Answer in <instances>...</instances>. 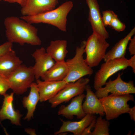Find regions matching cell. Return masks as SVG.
Segmentation results:
<instances>
[{
    "label": "cell",
    "mask_w": 135,
    "mask_h": 135,
    "mask_svg": "<svg viewBox=\"0 0 135 135\" xmlns=\"http://www.w3.org/2000/svg\"><path fill=\"white\" fill-rule=\"evenodd\" d=\"M6 34L8 42L16 43L21 46L27 44L39 46L42 41L38 36V29L20 18L10 16L4 20Z\"/></svg>",
    "instance_id": "1"
},
{
    "label": "cell",
    "mask_w": 135,
    "mask_h": 135,
    "mask_svg": "<svg viewBox=\"0 0 135 135\" xmlns=\"http://www.w3.org/2000/svg\"><path fill=\"white\" fill-rule=\"evenodd\" d=\"M73 6L72 1H67L55 9L34 16H22L20 18L30 24H46L66 32L67 16Z\"/></svg>",
    "instance_id": "2"
},
{
    "label": "cell",
    "mask_w": 135,
    "mask_h": 135,
    "mask_svg": "<svg viewBox=\"0 0 135 135\" xmlns=\"http://www.w3.org/2000/svg\"><path fill=\"white\" fill-rule=\"evenodd\" d=\"M86 41H82L79 46L76 49L73 58L66 61L68 72L64 80L68 83L74 82L86 75H90L93 73L92 68L87 64L83 57Z\"/></svg>",
    "instance_id": "3"
},
{
    "label": "cell",
    "mask_w": 135,
    "mask_h": 135,
    "mask_svg": "<svg viewBox=\"0 0 135 135\" xmlns=\"http://www.w3.org/2000/svg\"><path fill=\"white\" fill-rule=\"evenodd\" d=\"M98 98L103 107L106 120H108L128 113L130 108L127 102L130 100L134 102V96L131 94H112Z\"/></svg>",
    "instance_id": "4"
},
{
    "label": "cell",
    "mask_w": 135,
    "mask_h": 135,
    "mask_svg": "<svg viewBox=\"0 0 135 135\" xmlns=\"http://www.w3.org/2000/svg\"><path fill=\"white\" fill-rule=\"evenodd\" d=\"M106 39L94 32L88 38L84 48L86 54L84 60L90 67L98 66L104 59L106 49L110 46Z\"/></svg>",
    "instance_id": "5"
},
{
    "label": "cell",
    "mask_w": 135,
    "mask_h": 135,
    "mask_svg": "<svg viewBox=\"0 0 135 135\" xmlns=\"http://www.w3.org/2000/svg\"><path fill=\"white\" fill-rule=\"evenodd\" d=\"M7 78L10 89L17 95L26 92L35 79L32 66L28 67L22 64Z\"/></svg>",
    "instance_id": "6"
},
{
    "label": "cell",
    "mask_w": 135,
    "mask_h": 135,
    "mask_svg": "<svg viewBox=\"0 0 135 135\" xmlns=\"http://www.w3.org/2000/svg\"><path fill=\"white\" fill-rule=\"evenodd\" d=\"M125 58L110 60L102 64L96 73L94 79V87L96 90L105 85L106 81L116 73L126 69L128 65Z\"/></svg>",
    "instance_id": "7"
},
{
    "label": "cell",
    "mask_w": 135,
    "mask_h": 135,
    "mask_svg": "<svg viewBox=\"0 0 135 135\" xmlns=\"http://www.w3.org/2000/svg\"><path fill=\"white\" fill-rule=\"evenodd\" d=\"M90 82L87 78H82L74 82L68 83L54 97L48 100L52 108L60 104L68 102L72 98L83 94Z\"/></svg>",
    "instance_id": "8"
},
{
    "label": "cell",
    "mask_w": 135,
    "mask_h": 135,
    "mask_svg": "<svg viewBox=\"0 0 135 135\" xmlns=\"http://www.w3.org/2000/svg\"><path fill=\"white\" fill-rule=\"evenodd\" d=\"M121 74H118L117 78L112 80L110 79L106 82L104 88L101 87L96 90L95 94L98 98L107 96L109 93L114 94H127L135 93V87L134 82L130 80L128 82L123 81Z\"/></svg>",
    "instance_id": "9"
},
{
    "label": "cell",
    "mask_w": 135,
    "mask_h": 135,
    "mask_svg": "<svg viewBox=\"0 0 135 135\" xmlns=\"http://www.w3.org/2000/svg\"><path fill=\"white\" fill-rule=\"evenodd\" d=\"M35 63L32 66L35 78L39 79L55 64V61L43 47L36 49L32 54Z\"/></svg>",
    "instance_id": "10"
},
{
    "label": "cell",
    "mask_w": 135,
    "mask_h": 135,
    "mask_svg": "<svg viewBox=\"0 0 135 135\" xmlns=\"http://www.w3.org/2000/svg\"><path fill=\"white\" fill-rule=\"evenodd\" d=\"M89 10L88 20L91 24L93 32L105 39L109 36L104 26L97 0H86Z\"/></svg>",
    "instance_id": "11"
},
{
    "label": "cell",
    "mask_w": 135,
    "mask_h": 135,
    "mask_svg": "<svg viewBox=\"0 0 135 135\" xmlns=\"http://www.w3.org/2000/svg\"><path fill=\"white\" fill-rule=\"evenodd\" d=\"M58 0H27L22 8L23 16H32L54 9L58 4Z\"/></svg>",
    "instance_id": "12"
},
{
    "label": "cell",
    "mask_w": 135,
    "mask_h": 135,
    "mask_svg": "<svg viewBox=\"0 0 135 135\" xmlns=\"http://www.w3.org/2000/svg\"><path fill=\"white\" fill-rule=\"evenodd\" d=\"M96 118V116L94 115L87 114L79 121H65L61 120L62 124L59 130L54 133V134L70 132L74 135H82L86 128Z\"/></svg>",
    "instance_id": "13"
},
{
    "label": "cell",
    "mask_w": 135,
    "mask_h": 135,
    "mask_svg": "<svg viewBox=\"0 0 135 135\" xmlns=\"http://www.w3.org/2000/svg\"><path fill=\"white\" fill-rule=\"evenodd\" d=\"M40 102L48 100L54 97L68 83L64 81H42L36 80Z\"/></svg>",
    "instance_id": "14"
},
{
    "label": "cell",
    "mask_w": 135,
    "mask_h": 135,
    "mask_svg": "<svg viewBox=\"0 0 135 135\" xmlns=\"http://www.w3.org/2000/svg\"><path fill=\"white\" fill-rule=\"evenodd\" d=\"M14 94L12 92L10 94H6L4 96L3 104L0 110V122L8 119L12 124L21 126L20 120L22 115L19 110H15L14 108Z\"/></svg>",
    "instance_id": "15"
},
{
    "label": "cell",
    "mask_w": 135,
    "mask_h": 135,
    "mask_svg": "<svg viewBox=\"0 0 135 135\" xmlns=\"http://www.w3.org/2000/svg\"><path fill=\"white\" fill-rule=\"evenodd\" d=\"M86 96L84 94H81L73 98L68 106H61L58 111V114L62 115L70 120L72 119L74 116H76L78 119L82 118L86 114L82 107L83 100Z\"/></svg>",
    "instance_id": "16"
},
{
    "label": "cell",
    "mask_w": 135,
    "mask_h": 135,
    "mask_svg": "<svg viewBox=\"0 0 135 135\" xmlns=\"http://www.w3.org/2000/svg\"><path fill=\"white\" fill-rule=\"evenodd\" d=\"M85 90L86 92V98L82 105L84 112L86 114L94 115L98 114L102 116H104L105 113L102 104L95 93L91 90L90 86L87 84Z\"/></svg>",
    "instance_id": "17"
},
{
    "label": "cell",
    "mask_w": 135,
    "mask_h": 135,
    "mask_svg": "<svg viewBox=\"0 0 135 135\" xmlns=\"http://www.w3.org/2000/svg\"><path fill=\"white\" fill-rule=\"evenodd\" d=\"M22 62L12 50L0 58V74L7 78Z\"/></svg>",
    "instance_id": "18"
},
{
    "label": "cell",
    "mask_w": 135,
    "mask_h": 135,
    "mask_svg": "<svg viewBox=\"0 0 135 135\" xmlns=\"http://www.w3.org/2000/svg\"><path fill=\"white\" fill-rule=\"evenodd\" d=\"M30 90L27 96L22 98V103L23 107L26 108L27 112L24 120L30 121L33 118L34 114L36 105L40 99V95L36 83L33 82L30 86Z\"/></svg>",
    "instance_id": "19"
},
{
    "label": "cell",
    "mask_w": 135,
    "mask_h": 135,
    "mask_svg": "<svg viewBox=\"0 0 135 135\" xmlns=\"http://www.w3.org/2000/svg\"><path fill=\"white\" fill-rule=\"evenodd\" d=\"M135 33V28L134 27L124 38L116 43L106 54L103 59L105 62L111 60L125 58L128 44Z\"/></svg>",
    "instance_id": "20"
},
{
    "label": "cell",
    "mask_w": 135,
    "mask_h": 135,
    "mask_svg": "<svg viewBox=\"0 0 135 135\" xmlns=\"http://www.w3.org/2000/svg\"><path fill=\"white\" fill-rule=\"evenodd\" d=\"M68 69L66 61L55 63L41 77L43 80L61 81L66 77Z\"/></svg>",
    "instance_id": "21"
},
{
    "label": "cell",
    "mask_w": 135,
    "mask_h": 135,
    "mask_svg": "<svg viewBox=\"0 0 135 135\" xmlns=\"http://www.w3.org/2000/svg\"><path fill=\"white\" fill-rule=\"evenodd\" d=\"M67 45L65 40H52L46 51L56 62H63L68 52Z\"/></svg>",
    "instance_id": "22"
},
{
    "label": "cell",
    "mask_w": 135,
    "mask_h": 135,
    "mask_svg": "<svg viewBox=\"0 0 135 135\" xmlns=\"http://www.w3.org/2000/svg\"><path fill=\"white\" fill-rule=\"evenodd\" d=\"M110 123L108 120L102 119V116L96 118L94 129L90 135H109Z\"/></svg>",
    "instance_id": "23"
},
{
    "label": "cell",
    "mask_w": 135,
    "mask_h": 135,
    "mask_svg": "<svg viewBox=\"0 0 135 135\" xmlns=\"http://www.w3.org/2000/svg\"><path fill=\"white\" fill-rule=\"evenodd\" d=\"M109 26L118 32L123 31L126 28L125 24L120 21L118 18L117 15L116 14Z\"/></svg>",
    "instance_id": "24"
},
{
    "label": "cell",
    "mask_w": 135,
    "mask_h": 135,
    "mask_svg": "<svg viewBox=\"0 0 135 135\" xmlns=\"http://www.w3.org/2000/svg\"><path fill=\"white\" fill-rule=\"evenodd\" d=\"M116 14L110 10H106L102 12V20L105 26H109Z\"/></svg>",
    "instance_id": "25"
},
{
    "label": "cell",
    "mask_w": 135,
    "mask_h": 135,
    "mask_svg": "<svg viewBox=\"0 0 135 135\" xmlns=\"http://www.w3.org/2000/svg\"><path fill=\"white\" fill-rule=\"evenodd\" d=\"M10 89L7 78L0 74V95L4 96L7 91Z\"/></svg>",
    "instance_id": "26"
},
{
    "label": "cell",
    "mask_w": 135,
    "mask_h": 135,
    "mask_svg": "<svg viewBox=\"0 0 135 135\" xmlns=\"http://www.w3.org/2000/svg\"><path fill=\"white\" fill-rule=\"evenodd\" d=\"M12 43L8 41L0 45V58L12 49Z\"/></svg>",
    "instance_id": "27"
},
{
    "label": "cell",
    "mask_w": 135,
    "mask_h": 135,
    "mask_svg": "<svg viewBox=\"0 0 135 135\" xmlns=\"http://www.w3.org/2000/svg\"><path fill=\"white\" fill-rule=\"evenodd\" d=\"M128 50L131 55L135 54V36L132 38L130 39Z\"/></svg>",
    "instance_id": "28"
},
{
    "label": "cell",
    "mask_w": 135,
    "mask_h": 135,
    "mask_svg": "<svg viewBox=\"0 0 135 135\" xmlns=\"http://www.w3.org/2000/svg\"><path fill=\"white\" fill-rule=\"evenodd\" d=\"M96 118H95L92 121L91 124L84 130L83 132L82 135H90L91 132V129L94 127L96 120Z\"/></svg>",
    "instance_id": "29"
},
{
    "label": "cell",
    "mask_w": 135,
    "mask_h": 135,
    "mask_svg": "<svg viewBox=\"0 0 135 135\" xmlns=\"http://www.w3.org/2000/svg\"><path fill=\"white\" fill-rule=\"evenodd\" d=\"M127 62L128 66H130L132 69L134 73H135V54L131 57L130 58L127 59Z\"/></svg>",
    "instance_id": "30"
},
{
    "label": "cell",
    "mask_w": 135,
    "mask_h": 135,
    "mask_svg": "<svg viewBox=\"0 0 135 135\" xmlns=\"http://www.w3.org/2000/svg\"><path fill=\"white\" fill-rule=\"evenodd\" d=\"M2 0L10 3H18L22 7L25 5L27 0H0V1Z\"/></svg>",
    "instance_id": "31"
},
{
    "label": "cell",
    "mask_w": 135,
    "mask_h": 135,
    "mask_svg": "<svg viewBox=\"0 0 135 135\" xmlns=\"http://www.w3.org/2000/svg\"><path fill=\"white\" fill-rule=\"evenodd\" d=\"M129 114L130 118L131 120L135 121V106L130 108L128 113Z\"/></svg>",
    "instance_id": "32"
},
{
    "label": "cell",
    "mask_w": 135,
    "mask_h": 135,
    "mask_svg": "<svg viewBox=\"0 0 135 135\" xmlns=\"http://www.w3.org/2000/svg\"><path fill=\"white\" fill-rule=\"evenodd\" d=\"M25 131L28 134H36L35 130L31 128H27L26 129Z\"/></svg>",
    "instance_id": "33"
}]
</instances>
